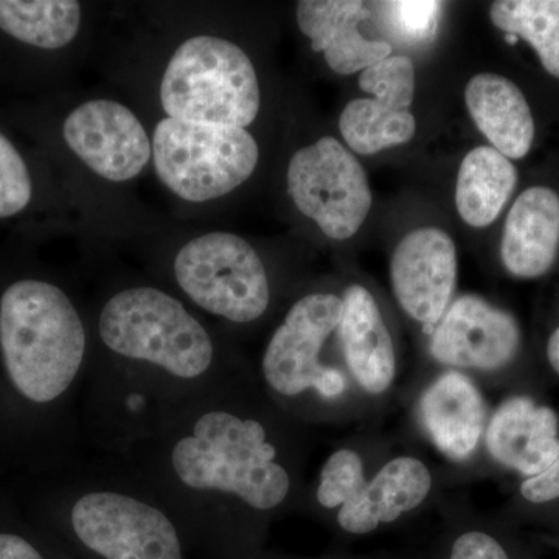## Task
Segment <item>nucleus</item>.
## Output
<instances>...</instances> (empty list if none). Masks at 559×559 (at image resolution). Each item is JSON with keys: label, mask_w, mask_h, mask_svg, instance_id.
Masks as SVG:
<instances>
[{"label": "nucleus", "mask_w": 559, "mask_h": 559, "mask_svg": "<svg viewBox=\"0 0 559 559\" xmlns=\"http://www.w3.org/2000/svg\"><path fill=\"white\" fill-rule=\"evenodd\" d=\"M340 323L342 348L353 377L373 395L395 380L396 359L392 337L373 296L360 285L345 290Z\"/></svg>", "instance_id": "obj_17"}, {"label": "nucleus", "mask_w": 559, "mask_h": 559, "mask_svg": "<svg viewBox=\"0 0 559 559\" xmlns=\"http://www.w3.org/2000/svg\"><path fill=\"white\" fill-rule=\"evenodd\" d=\"M86 330L64 290L43 280H20L0 299V348L14 388L24 399L49 404L79 377Z\"/></svg>", "instance_id": "obj_1"}, {"label": "nucleus", "mask_w": 559, "mask_h": 559, "mask_svg": "<svg viewBox=\"0 0 559 559\" xmlns=\"http://www.w3.org/2000/svg\"><path fill=\"white\" fill-rule=\"evenodd\" d=\"M487 448L500 465L528 479L539 476L559 455L557 415L527 396H513L492 415Z\"/></svg>", "instance_id": "obj_15"}, {"label": "nucleus", "mask_w": 559, "mask_h": 559, "mask_svg": "<svg viewBox=\"0 0 559 559\" xmlns=\"http://www.w3.org/2000/svg\"><path fill=\"white\" fill-rule=\"evenodd\" d=\"M366 16L359 0H301L297 3V24L314 51L340 75L362 72L392 55L384 40L364 38L358 24Z\"/></svg>", "instance_id": "obj_14"}, {"label": "nucleus", "mask_w": 559, "mask_h": 559, "mask_svg": "<svg viewBox=\"0 0 559 559\" xmlns=\"http://www.w3.org/2000/svg\"><path fill=\"white\" fill-rule=\"evenodd\" d=\"M70 524L80 543L103 559H182L167 513L128 492H84L70 510Z\"/></svg>", "instance_id": "obj_9"}, {"label": "nucleus", "mask_w": 559, "mask_h": 559, "mask_svg": "<svg viewBox=\"0 0 559 559\" xmlns=\"http://www.w3.org/2000/svg\"><path fill=\"white\" fill-rule=\"evenodd\" d=\"M342 311L344 304L334 294H310L294 304L264 352V380L274 392L297 396L316 390L323 399L345 392L344 374L320 360L326 340L340 329Z\"/></svg>", "instance_id": "obj_10"}, {"label": "nucleus", "mask_w": 559, "mask_h": 559, "mask_svg": "<svg viewBox=\"0 0 559 559\" xmlns=\"http://www.w3.org/2000/svg\"><path fill=\"white\" fill-rule=\"evenodd\" d=\"M103 344L123 358L194 381L213 362V342L200 320L170 294L131 288L110 297L98 319Z\"/></svg>", "instance_id": "obj_3"}, {"label": "nucleus", "mask_w": 559, "mask_h": 559, "mask_svg": "<svg viewBox=\"0 0 559 559\" xmlns=\"http://www.w3.org/2000/svg\"><path fill=\"white\" fill-rule=\"evenodd\" d=\"M80 25L81 5L73 0H0V31L38 49L68 46Z\"/></svg>", "instance_id": "obj_21"}, {"label": "nucleus", "mask_w": 559, "mask_h": 559, "mask_svg": "<svg viewBox=\"0 0 559 559\" xmlns=\"http://www.w3.org/2000/svg\"><path fill=\"white\" fill-rule=\"evenodd\" d=\"M471 119L492 148L509 159L527 156L535 140V119L524 92L498 73H477L466 84Z\"/></svg>", "instance_id": "obj_19"}, {"label": "nucleus", "mask_w": 559, "mask_h": 559, "mask_svg": "<svg viewBox=\"0 0 559 559\" xmlns=\"http://www.w3.org/2000/svg\"><path fill=\"white\" fill-rule=\"evenodd\" d=\"M33 182L20 151L0 132V218L17 215L31 204Z\"/></svg>", "instance_id": "obj_25"}, {"label": "nucleus", "mask_w": 559, "mask_h": 559, "mask_svg": "<svg viewBox=\"0 0 559 559\" xmlns=\"http://www.w3.org/2000/svg\"><path fill=\"white\" fill-rule=\"evenodd\" d=\"M520 345L521 330L513 316L480 297L463 296L441 318L430 352L447 366L491 371L509 366Z\"/></svg>", "instance_id": "obj_13"}, {"label": "nucleus", "mask_w": 559, "mask_h": 559, "mask_svg": "<svg viewBox=\"0 0 559 559\" xmlns=\"http://www.w3.org/2000/svg\"><path fill=\"white\" fill-rule=\"evenodd\" d=\"M450 559H510L502 546L481 532H468L452 546Z\"/></svg>", "instance_id": "obj_27"}, {"label": "nucleus", "mask_w": 559, "mask_h": 559, "mask_svg": "<svg viewBox=\"0 0 559 559\" xmlns=\"http://www.w3.org/2000/svg\"><path fill=\"white\" fill-rule=\"evenodd\" d=\"M559 252V194L532 187L511 205L500 257L514 277L538 278L554 266Z\"/></svg>", "instance_id": "obj_16"}, {"label": "nucleus", "mask_w": 559, "mask_h": 559, "mask_svg": "<svg viewBox=\"0 0 559 559\" xmlns=\"http://www.w3.org/2000/svg\"><path fill=\"white\" fill-rule=\"evenodd\" d=\"M0 559H44V557L21 536L0 533Z\"/></svg>", "instance_id": "obj_29"}, {"label": "nucleus", "mask_w": 559, "mask_h": 559, "mask_svg": "<svg viewBox=\"0 0 559 559\" xmlns=\"http://www.w3.org/2000/svg\"><path fill=\"white\" fill-rule=\"evenodd\" d=\"M151 145L162 182L190 202L230 193L252 176L260 159L249 131L198 121H159Z\"/></svg>", "instance_id": "obj_5"}, {"label": "nucleus", "mask_w": 559, "mask_h": 559, "mask_svg": "<svg viewBox=\"0 0 559 559\" xmlns=\"http://www.w3.org/2000/svg\"><path fill=\"white\" fill-rule=\"evenodd\" d=\"M441 5L443 3L426 0H399L385 2L384 14L390 27L399 33L400 38L409 43H423L436 35Z\"/></svg>", "instance_id": "obj_26"}, {"label": "nucleus", "mask_w": 559, "mask_h": 559, "mask_svg": "<svg viewBox=\"0 0 559 559\" xmlns=\"http://www.w3.org/2000/svg\"><path fill=\"white\" fill-rule=\"evenodd\" d=\"M170 466L189 491L235 498L253 510L275 509L289 495L288 471L277 462L266 429L229 411L198 415L173 444Z\"/></svg>", "instance_id": "obj_2"}, {"label": "nucleus", "mask_w": 559, "mask_h": 559, "mask_svg": "<svg viewBox=\"0 0 559 559\" xmlns=\"http://www.w3.org/2000/svg\"><path fill=\"white\" fill-rule=\"evenodd\" d=\"M547 358H549L550 366L559 374V326L551 334L549 344H547Z\"/></svg>", "instance_id": "obj_30"}, {"label": "nucleus", "mask_w": 559, "mask_h": 559, "mask_svg": "<svg viewBox=\"0 0 559 559\" xmlns=\"http://www.w3.org/2000/svg\"><path fill=\"white\" fill-rule=\"evenodd\" d=\"M340 130L349 148L371 156L411 142L417 121L411 110L392 109L374 98H358L342 110Z\"/></svg>", "instance_id": "obj_22"}, {"label": "nucleus", "mask_w": 559, "mask_h": 559, "mask_svg": "<svg viewBox=\"0 0 559 559\" xmlns=\"http://www.w3.org/2000/svg\"><path fill=\"white\" fill-rule=\"evenodd\" d=\"M521 495L528 502L544 503L559 498V455L549 469L536 477H530L521 485Z\"/></svg>", "instance_id": "obj_28"}, {"label": "nucleus", "mask_w": 559, "mask_h": 559, "mask_svg": "<svg viewBox=\"0 0 559 559\" xmlns=\"http://www.w3.org/2000/svg\"><path fill=\"white\" fill-rule=\"evenodd\" d=\"M62 135L92 171L110 182L134 179L153 156L145 128L117 102L83 103L69 114Z\"/></svg>", "instance_id": "obj_11"}, {"label": "nucleus", "mask_w": 559, "mask_h": 559, "mask_svg": "<svg viewBox=\"0 0 559 559\" xmlns=\"http://www.w3.org/2000/svg\"><path fill=\"white\" fill-rule=\"evenodd\" d=\"M489 17L506 35L527 40L546 72L559 80V0H498Z\"/></svg>", "instance_id": "obj_23"}, {"label": "nucleus", "mask_w": 559, "mask_h": 559, "mask_svg": "<svg viewBox=\"0 0 559 559\" xmlns=\"http://www.w3.org/2000/svg\"><path fill=\"white\" fill-rule=\"evenodd\" d=\"M359 87L389 108L411 110L415 97L414 62L403 55H390L360 72Z\"/></svg>", "instance_id": "obj_24"}, {"label": "nucleus", "mask_w": 559, "mask_h": 559, "mask_svg": "<svg viewBox=\"0 0 559 559\" xmlns=\"http://www.w3.org/2000/svg\"><path fill=\"white\" fill-rule=\"evenodd\" d=\"M175 275L198 307L230 322H252L270 307L263 261L245 238L229 231L187 242L176 255Z\"/></svg>", "instance_id": "obj_6"}, {"label": "nucleus", "mask_w": 559, "mask_h": 559, "mask_svg": "<svg viewBox=\"0 0 559 559\" xmlns=\"http://www.w3.org/2000/svg\"><path fill=\"white\" fill-rule=\"evenodd\" d=\"M432 488L425 463L414 457L393 459L367 481L358 452H334L320 473L318 500L325 509H336L345 532L364 535L399 520L417 509Z\"/></svg>", "instance_id": "obj_7"}, {"label": "nucleus", "mask_w": 559, "mask_h": 559, "mask_svg": "<svg viewBox=\"0 0 559 559\" xmlns=\"http://www.w3.org/2000/svg\"><path fill=\"white\" fill-rule=\"evenodd\" d=\"M390 278L401 308L430 329L447 312L457 282L455 242L437 227L411 231L393 250Z\"/></svg>", "instance_id": "obj_12"}, {"label": "nucleus", "mask_w": 559, "mask_h": 559, "mask_svg": "<svg viewBox=\"0 0 559 559\" xmlns=\"http://www.w3.org/2000/svg\"><path fill=\"white\" fill-rule=\"evenodd\" d=\"M506 39H507V43H510V44H516L518 40H520V38H518V36H514V35H506Z\"/></svg>", "instance_id": "obj_31"}, {"label": "nucleus", "mask_w": 559, "mask_h": 559, "mask_svg": "<svg viewBox=\"0 0 559 559\" xmlns=\"http://www.w3.org/2000/svg\"><path fill=\"white\" fill-rule=\"evenodd\" d=\"M160 102L168 119L246 130L259 116V79L237 44L194 36L180 44L168 62Z\"/></svg>", "instance_id": "obj_4"}, {"label": "nucleus", "mask_w": 559, "mask_h": 559, "mask_svg": "<svg viewBox=\"0 0 559 559\" xmlns=\"http://www.w3.org/2000/svg\"><path fill=\"white\" fill-rule=\"evenodd\" d=\"M518 186V170L492 146H477L459 168L455 204L460 218L484 229L495 223Z\"/></svg>", "instance_id": "obj_20"}, {"label": "nucleus", "mask_w": 559, "mask_h": 559, "mask_svg": "<svg viewBox=\"0 0 559 559\" xmlns=\"http://www.w3.org/2000/svg\"><path fill=\"white\" fill-rule=\"evenodd\" d=\"M286 180L296 207L331 240H348L369 216L373 202L369 178L340 140L322 138L297 151Z\"/></svg>", "instance_id": "obj_8"}, {"label": "nucleus", "mask_w": 559, "mask_h": 559, "mask_svg": "<svg viewBox=\"0 0 559 559\" xmlns=\"http://www.w3.org/2000/svg\"><path fill=\"white\" fill-rule=\"evenodd\" d=\"M419 414L433 444L448 457L460 462L476 451L485 425V403L465 374H441L423 393Z\"/></svg>", "instance_id": "obj_18"}]
</instances>
